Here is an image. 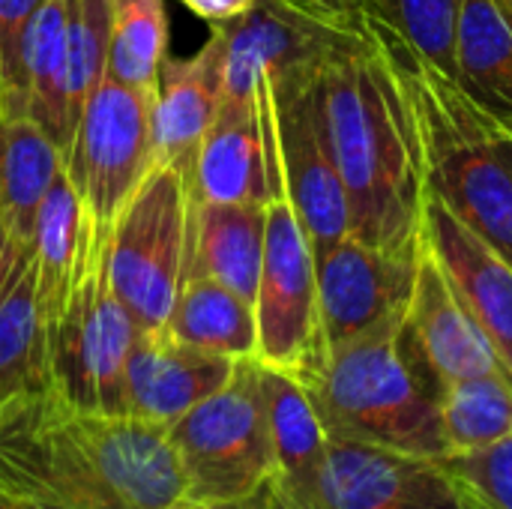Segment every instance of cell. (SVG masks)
Returning <instances> with one entry per match:
<instances>
[{
    "mask_svg": "<svg viewBox=\"0 0 512 509\" xmlns=\"http://www.w3.org/2000/svg\"><path fill=\"white\" fill-rule=\"evenodd\" d=\"M234 363L183 345L165 330L138 333L126 360V414L168 432L231 378Z\"/></svg>",
    "mask_w": 512,
    "mask_h": 509,
    "instance_id": "obj_18",
    "label": "cell"
},
{
    "mask_svg": "<svg viewBox=\"0 0 512 509\" xmlns=\"http://www.w3.org/2000/svg\"><path fill=\"white\" fill-rule=\"evenodd\" d=\"M0 492L75 509H165L183 498L168 432L63 405L48 390L0 405Z\"/></svg>",
    "mask_w": 512,
    "mask_h": 509,
    "instance_id": "obj_1",
    "label": "cell"
},
{
    "mask_svg": "<svg viewBox=\"0 0 512 509\" xmlns=\"http://www.w3.org/2000/svg\"><path fill=\"white\" fill-rule=\"evenodd\" d=\"M456 84L477 111L512 129V24L498 0H462Z\"/></svg>",
    "mask_w": 512,
    "mask_h": 509,
    "instance_id": "obj_23",
    "label": "cell"
},
{
    "mask_svg": "<svg viewBox=\"0 0 512 509\" xmlns=\"http://www.w3.org/2000/svg\"><path fill=\"white\" fill-rule=\"evenodd\" d=\"M405 321L408 315L393 318L339 348L321 351L294 378L306 387L330 438L441 462L447 444L438 384L426 372Z\"/></svg>",
    "mask_w": 512,
    "mask_h": 509,
    "instance_id": "obj_3",
    "label": "cell"
},
{
    "mask_svg": "<svg viewBox=\"0 0 512 509\" xmlns=\"http://www.w3.org/2000/svg\"><path fill=\"white\" fill-rule=\"evenodd\" d=\"M225 45L222 99L252 102L258 78L324 63L354 30L318 21L285 0H258L243 15L213 24ZM363 33V30H360Z\"/></svg>",
    "mask_w": 512,
    "mask_h": 509,
    "instance_id": "obj_13",
    "label": "cell"
},
{
    "mask_svg": "<svg viewBox=\"0 0 512 509\" xmlns=\"http://www.w3.org/2000/svg\"><path fill=\"white\" fill-rule=\"evenodd\" d=\"M405 324L426 372L438 384V393L453 381H465L477 375H507L492 342L456 297L450 279L426 249L423 237H420L417 279H414V294Z\"/></svg>",
    "mask_w": 512,
    "mask_h": 509,
    "instance_id": "obj_16",
    "label": "cell"
},
{
    "mask_svg": "<svg viewBox=\"0 0 512 509\" xmlns=\"http://www.w3.org/2000/svg\"><path fill=\"white\" fill-rule=\"evenodd\" d=\"M330 509H462V492L438 459L327 435Z\"/></svg>",
    "mask_w": 512,
    "mask_h": 509,
    "instance_id": "obj_14",
    "label": "cell"
},
{
    "mask_svg": "<svg viewBox=\"0 0 512 509\" xmlns=\"http://www.w3.org/2000/svg\"><path fill=\"white\" fill-rule=\"evenodd\" d=\"M492 147H495L498 159L504 162V168L512 174V129L495 123V120H492Z\"/></svg>",
    "mask_w": 512,
    "mask_h": 509,
    "instance_id": "obj_36",
    "label": "cell"
},
{
    "mask_svg": "<svg viewBox=\"0 0 512 509\" xmlns=\"http://www.w3.org/2000/svg\"><path fill=\"white\" fill-rule=\"evenodd\" d=\"M171 339L231 360L255 357V306L216 279H186L162 327Z\"/></svg>",
    "mask_w": 512,
    "mask_h": 509,
    "instance_id": "obj_25",
    "label": "cell"
},
{
    "mask_svg": "<svg viewBox=\"0 0 512 509\" xmlns=\"http://www.w3.org/2000/svg\"><path fill=\"white\" fill-rule=\"evenodd\" d=\"M510 24H512V21H510Z\"/></svg>",
    "mask_w": 512,
    "mask_h": 509,
    "instance_id": "obj_43",
    "label": "cell"
},
{
    "mask_svg": "<svg viewBox=\"0 0 512 509\" xmlns=\"http://www.w3.org/2000/svg\"><path fill=\"white\" fill-rule=\"evenodd\" d=\"M165 509H270V498H267V486L249 498L240 501H174L171 507Z\"/></svg>",
    "mask_w": 512,
    "mask_h": 509,
    "instance_id": "obj_35",
    "label": "cell"
},
{
    "mask_svg": "<svg viewBox=\"0 0 512 509\" xmlns=\"http://www.w3.org/2000/svg\"><path fill=\"white\" fill-rule=\"evenodd\" d=\"M153 90H138L114 78H102L87 96L63 171L75 186L84 213L111 228L123 204L153 165Z\"/></svg>",
    "mask_w": 512,
    "mask_h": 509,
    "instance_id": "obj_8",
    "label": "cell"
},
{
    "mask_svg": "<svg viewBox=\"0 0 512 509\" xmlns=\"http://www.w3.org/2000/svg\"><path fill=\"white\" fill-rule=\"evenodd\" d=\"M459 492H462V489H459ZM462 509H483V507H480L471 495H465V492H462Z\"/></svg>",
    "mask_w": 512,
    "mask_h": 509,
    "instance_id": "obj_39",
    "label": "cell"
},
{
    "mask_svg": "<svg viewBox=\"0 0 512 509\" xmlns=\"http://www.w3.org/2000/svg\"><path fill=\"white\" fill-rule=\"evenodd\" d=\"M507 129H510V126H507Z\"/></svg>",
    "mask_w": 512,
    "mask_h": 509,
    "instance_id": "obj_42",
    "label": "cell"
},
{
    "mask_svg": "<svg viewBox=\"0 0 512 509\" xmlns=\"http://www.w3.org/2000/svg\"><path fill=\"white\" fill-rule=\"evenodd\" d=\"M459 12L462 0H366V21L390 30L450 81H456Z\"/></svg>",
    "mask_w": 512,
    "mask_h": 509,
    "instance_id": "obj_29",
    "label": "cell"
},
{
    "mask_svg": "<svg viewBox=\"0 0 512 509\" xmlns=\"http://www.w3.org/2000/svg\"><path fill=\"white\" fill-rule=\"evenodd\" d=\"M0 405H3V402H0Z\"/></svg>",
    "mask_w": 512,
    "mask_h": 509,
    "instance_id": "obj_41",
    "label": "cell"
},
{
    "mask_svg": "<svg viewBox=\"0 0 512 509\" xmlns=\"http://www.w3.org/2000/svg\"><path fill=\"white\" fill-rule=\"evenodd\" d=\"M441 462L483 509H512V435L474 453H450Z\"/></svg>",
    "mask_w": 512,
    "mask_h": 509,
    "instance_id": "obj_31",
    "label": "cell"
},
{
    "mask_svg": "<svg viewBox=\"0 0 512 509\" xmlns=\"http://www.w3.org/2000/svg\"><path fill=\"white\" fill-rule=\"evenodd\" d=\"M6 258H9V231H6V225L0 219V273L6 267Z\"/></svg>",
    "mask_w": 512,
    "mask_h": 509,
    "instance_id": "obj_38",
    "label": "cell"
},
{
    "mask_svg": "<svg viewBox=\"0 0 512 509\" xmlns=\"http://www.w3.org/2000/svg\"><path fill=\"white\" fill-rule=\"evenodd\" d=\"M69 0H45L30 18L21 39V84L18 117L33 120L66 156L72 141L69 108V45H66Z\"/></svg>",
    "mask_w": 512,
    "mask_h": 509,
    "instance_id": "obj_21",
    "label": "cell"
},
{
    "mask_svg": "<svg viewBox=\"0 0 512 509\" xmlns=\"http://www.w3.org/2000/svg\"><path fill=\"white\" fill-rule=\"evenodd\" d=\"M60 147L27 117H0V219L12 243H30L36 213L57 171Z\"/></svg>",
    "mask_w": 512,
    "mask_h": 509,
    "instance_id": "obj_24",
    "label": "cell"
},
{
    "mask_svg": "<svg viewBox=\"0 0 512 509\" xmlns=\"http://www.w3.org/2000/svg\"><path fill=\"white\" fill-rule=\"evenodd\" d=\"M66 45H69V108H72V123H78L87 96L108 72L111 0H69Z\"/></svg>",
    "mask_w": 512,
    "mask_h": 509,
    "instance_id": "obj_30",
    "label": "cell"
},
{
    "mask_svg": "<svg viewBox=\"0 0 512 509\" xmlns=\"http://www.w3.org/2000/svg\"><path fill=\"white\" fill-rule=\"evenodd\" d=\"M165 48V0H111V45L105 72L108 78L138 90H156Z\"/></svg>",
    "mask_w": 512,
    "mask_h": 509,
    "instance_id": "obj_28",
    "label": "cell"
},
{
    "mask_svg": "<svg viewBox=\"0 0 512 509\" xmlns=\"http://www.w3.org/2000/svg\"><path fill=\"white\" fill-rule=\"evenodd\" d=\"M183 501H240L261 492L273 471L261 360L243 357L231 378L171 429Z\"/></svg>",
    "mask_w": 512,
    "mask_h": 509,
    "instance_id": "obj_6",
    "label": "cell"
},
{
    "mask_svg": "<svg viewBox=\"0 0 512 509\" xmlns=\"http://www.w3.org/2000/svg\"><path fill=\"white\" fill-rule=\"evenodd\" d=\"M45 0H0V117H18L21 39Z\"/></svg>",
    "mask_w": 512,
    "mask_h": 509,
    "instance_id": "obj_32",
    "label": "cell"
},
{
    "mask_svg": "<svg viewBox=\"0 0 512 509\" xmlns=\"http://www.w3.org/2000/svg\"><path fill=\"white\" fill-rule=\"evenodd\" d=\"M420 240L381 249L345 237L315 255L321 351L339 348L393 318H405L414 294Z\"/></svg>",
    "mask_w": 512,
    "mask_h": 509,
    "instance_id": "obj_11",
    "label": "cell"
},
{
    "mask_svg": "<svg viewBox=\"0 0 512 509\" xmlns=\"http://www.w3.org/2000/svg\"><path fill=\"white\" fill-rule=\"evenodd\" d=\"M369 33L396 69L420 138L426 195L438 198L465 228L512 264V174L492 147V120L456 81L420 60L375 21Z\"/></svg>",
    "mask_w": 512,
    "mask_h": 509,
    "instance_id": "obj_4",
    "label": "cell"
},
{
    "mask_svg": "<svg viewBox=\"0 0 512 509\" xmlns=\"http://www.w3.org/2000/svg\"><path fill=\"white\" fill-rule=\"evenodd\" d=\"M45 390V318L33 240L12 243L0 273V402Z\"/></svg>",
    "mask_w": 512,
    "mask_h": 509,
    "instance_id": "obj_22",
    "label": "cell"
},
{
    "mask_svg": "<svg viewBox=\"0 0 512 509\" xmlns=\"http://www.w3.org/2000/svg\"><path fill=\"white\" fill-rule=\"evenodd\" d=\"M264 231L267 204L192 201L186 279H216L255 306L264 261Z\"/></svg>",
    "mask_w": 512,
    "mask_h": 509,
    "instance_id": "obj_20",
    "label": "cell"
},
{
    "mask_svg": "<svg viewBox=\"0 0 512 509\" xmlns=\"http://www.w3.org/2000/svg\"><path fill=\"white\" fill-rule=\"evenodd\" d=\"M84 240H87V213L75 186L60 168L42 198L33 225V258H36L39 306H42L45 327L60 312V306L72 291L84 255Z\"/></svg>",
    "mask_w": 512,
    "mask_h": 509,
    "instance_id": "obj_26",
    "label": "cell"
},
{
    "mask_svg": "<svg viewBox=\"0 0 512 509\" xmlns=\"http://www.w3.org/2000/svg\"><path fill=\"white\" fill-rule=\"evenodd\" d=\"M0 509H12V504H9V498H6L3 492H0Z\"/></svg>",
    "mask_w": 512,
    "mask_h": 509,
    "instance_id": "obj_40",
    "label": "cell"
},
{
    "mask_svg": "<svg viewBox=\"0 0 512 509\" xmlns=\"http://www.w3.org/2000/svg\"><path fill=\"white\" fill-rule=\"evenodd\" d=\"M192 192L177 165H150L111 225L108 276L141 333L162 330L186 279Z\"/></svg>",
    "mask_w": 512,
    "mask_h": 509,
    "instance_id": "obj_7",
    "label": "cell"
},
{
    "mask_svg": "<svg viewBox=\"0 0 512 509\" xmlns=\"http://www.w3.org/2000/svg\"><path fill=\"white\" fill-rule=\"evenodd\" d=\"M189 192L192 201L213 204H270L285 195L267 78H258L252 102H219V111L195 150Z\"/></svg>",
    "mask_w": 512,
    "mask_h": 509,
    "instance_id": "obj_12",
    "label": "cell"
},
{
    "mask_svg": "<svg viewBox=\"0 0 512 509\" xmlns=\"http://www.w3.org/2000/svg\"><path fill=\"white\" fill-rule=\"evenodd\" d=\"M285 3L342 30H354V33L366 30V0H285Z\"/></svg>",
    "mask_w": 512,
    "mask_h": 509,
    "instance_id": "obj_33",
    "label": "cell"
},
{
    "mask_svg": "<svg viewBox=\"0 0 512 509\" xmlns=\"http://www.w3.org/2000/svg\"><path fill=\"white\" fill-rule=\"evenodd\" d=\"M225 45L213 27L189 57H165L153 90V165H177L189 174L195 150L222 102Z\"/></svg>",
    "mask_w": 512,
    "mask_h": 509,
    "instance_id": "obj_19",
    "label": "cell"
},
{
    "mask_svg": "<svg viewBox=\"0 0 512 509\" xmlns=\"http://www.w3.org/2000/svg\"><path fill=\"white\" fill-rule=\"evenodd\" d=\"M180 3L186 9H192L198 18H204L210 24H222V21H231V18L243 15L258 0H180Z\"/></svg>",
    "mask_w": 512,
    "mask_h": 509,
    "instance_id": "obj_34",
    "label": "cell"
},
{
    "mask_svg": "<svg viewBox=\"0 0 512 509\" xmlns=\"http://www.w3.org/2000/svg\"><path fill=\"white\" fill-rule=\"evenodd\" d=\"M441 435L450 453H474L512 435V381L477 375L453 381L438 393Z\"/></svg>",
    "mask_w": 512,
    "mask_h": 509,
    "instance_id": "obj_27",
    "label": "cell"
},
{
    "mask_svg": "<svg viewBox=\"0 0 512 509\" xmlns=\"http://www.w3.org/2000/svg\"><path fill=\"white\" fill-rule=\"evenodd\" d=\"M258 351L264 366L300 375L321 354L318 276L312 243L285 195L267 204L264 261L255 291Z\"/></svg>",
    "mask_w": 512,
    "mask_h": 509,
    "instance_id": "obj_10",
    "label": "cell"
},
{
    "mask_svg": "<svg viewBox=\"0 0 512 509\" xmlns=\"http://www.w3.org/2000/svg\"><path fill=\"white\" fill-rule=\"evenodd\" d=\"M321 108L351 213V237L381 249L420 240L423 156L405 87L381 42L351 33L321 66Z\"/></svg>",
    "mask_w": 512,
    "mask_h": 509,
    "instance_id": "obj_2",
    "label": "cell"
},
{
    "mask_svg": "<svg viewBox=\"0 0 512 509\" xmlns=\"http://www.w3.org/2000/svg\"><path fill=\"white\" fill-rule=\"evenodd\" d=\"M9 504H12V509H75L63 507V504H51V501H36V498H9Z\"/></svg>",
    "mask_w": 512,
    "mask_h": 509,
    "instance_id": "obj_37",
    "label": "cell"
},
{
    "mask_svg": "<svg viewBox=\"0 0 512 509\" xmlns=\"http://www.w3.org/2000/svg\"><path fill=\"white\" fill-rule=\"evenodd\" d=\"M321 66L324 63L285 72L273 81L267 78L273 93L285 198L291 201L315 255L351 234L348 195L324 126Z\"/></svg>",
    "mask_w": 512,
    "mask_h": 509,
    "instance_id": "obj_9",
    "label": "cell"
},
{
    "mask_svg": "<svg viewBox=\"0 0 512 509\" xmlns=\"http://www.w3.org/2000/svg\"><path fill=\"white\" fill-rule=\"evenodd\" d=\"M111 228L87 216L78 276L45 327V390L63 405L126 414V360L141 333L108 276Z\"/></svg>",
    "mask_w": 512,
    "mask_h": 509,
    "instance_id": "obj_5",
    "label": "cell"
},
{
    "mask_svg": "<svg viewBox=\"0 0 512 509\" xmlns=\"http://www.w3.org/2000/svg\"><path fill=\"white\" fill-rule=\"evenodd\" d=\"M273 471L267 480L270 509L327 507V432L306 387L282 369L261 363Z\"/></svg>",
    "mask_w": 512,
    "mask_h": 509,
    "instance_id": "obj_17",
    "label": "cell"
},
{
    "mask_svg": "<svg viewBox=\"0 0 512 509\" xmlns=\"http://www.w3.org/2000/svg\"><path fill=\"white\" fill-rule=\"evenodd\" d=\"M420 237L512 378V264L432 195L423 201Z\"/></svg>",
    "mask_w": 512,
    "mask_h": 509,
    "instance_id": "obj_15",
    "label": "cell"
}]
</instances>
